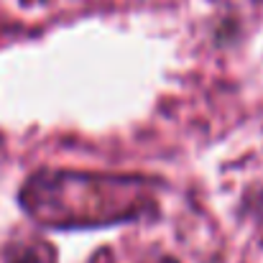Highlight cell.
Masks as SVG:
<instances>
[{
  "label": "cell",
  "mask_w": 263,
  "mask_h": 263,
  "mask_svg": "<svg viewBox=\"0 0 263 263\" xmlns=\"http://www.w3.org/2000/svg\"><path fill=\"white\" fill-rule=\"evenodd\" d=\"M258 210H261V215H263V192L258 194V204H256V212H258Z\"/></svg>",
  "instance_id": "cell-1"
}]
</instances>
